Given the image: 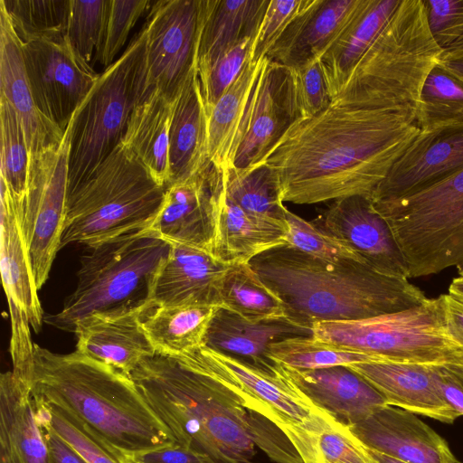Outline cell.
<instances>
[{
	"label": "cell",
	"instance_id": "cell-35",
	"mask_svg": "<svg viewBox=\"0 0 463 463\" xmlns=\"http://www.w3.org/2000/svg\"><path fill=\"white\" fill-rule=\"evenodd\" d=\"M173 102L148 90L133 109L124 144L163 185L170 181L169 131Z\"/></svg>",
	"mask_w": 463,
	"mask_h": 463
},
{
	"label": "cell",
	"instance_id": "cell-36",
	"mask_svg": "<svg viewBox=\"0 0 463 463\" xmlns=\"http://www.w3.org/2000/svg\"><path fill=\"white\" fill-rule=\"evenodd\" d=\"M219 307L161 306L142 320L143 329L160 354H179L203 345L209 324Z\"/></svg>",
	"mask_w": 463,
	"mask_h": 463
},
{
	"label": "cell",
	"instance_id": "cell-31",
	"mask_svg": "<svg viewBox=\"0 0 463 463\" xmlns=\"http://www.w3.org/2000/svg\"><path fill=\"white\" fill-rule=\"evenodd\" d=\"M269 0H201L197 71L222 53L255 38Z\"/></svg>",
	"mask_w": 463,
	"mask_h": 463
},
{
	"label": "cell",
	"instance_id": "cell-55",
	"mask_svg": "<svg viewBox=\"0 0 463 463\" xmlns=\"http://www.w3.org/2000/svg\"><path fill=\"white\" fill-rule=\"evenodd\" d=\"M437 66L463 84V56L454 59H440Z\"/></svg>",
	"mask_w": 463,
	"mask_h": 463
},
{
	"label": "cell",
	"instance_id": "cell-38",
	"mask_svg": "<svg viewBox=\"0 0 463 463\" xmlns=\"http://www.w3.org/2000/svg\"><path fill=\"white\" fill-rule=\"evenodd\" d=\"M222 172L225 192L237 205L253 215L285 221L287 207L270 167L265 164L248 170L232 166Z\"/></svg>",
	"mask_w": 463,
	"mask_h": 463
},
{
	"label": "cell",
	"instance_id": "cell-1",
	"mask_svg": "<svg viewBox=\"0 0 463 463\" xmlns=\"http://www.w3.org/2000/svg\"><path fill=\"white\" fill-rule=\"evenodd\" d=\"M420 131L418 109L331 104L298 118L262 164L277 177L280 200L313 204L371 197Z\"/></svg>",
	"mask_w": 463,
	"mask_h": 463
},
{
	"label": "cell",
	"instance_id": "cell-26",
	"mask_svg": "<svg viewBox=\"0 0 463 463\" xmlns=\"http://www.w3.org/2000/svg\"><path fill=\"white\" fill-rule=\"evenodd\" d=\"M0 98L15 110L24 130L29 156L58 145L64 132L38 109L27 76L22 41L0 2Z\"/></svg>",
	"mask_w": 463,
	"mask_h": 463
},
{
	"label": "cell",
	"instance_id": "cell-37",
	"mask_svg": "<svg viewBox=\"0 0 463 463\" xmlns=\"http://www.w3.org/2000/svg\"><path fill=\"white\" fill-rule=\"evenodd\" d=\"M222 307L252 320L288 317L281 299L262 281L250 262L228 266L220 284Z\"/></svg>",
	"mask_w": 463,
	"mask_h": 463
},
{
	"label": "cell",
	"instance_id": "cell-19",
	"mask_svg": "<svg viewBox=\"0 0 463 463\" xmlns=\"http://www.w3.org/2000/svg\"><path fill=\"white\" fill-rule=\"evenodd\" d=\"M285 245V221L253 215L237 205L225 192L222 170L216 168L211 253L231 265L250 262L267 250Z\"/></svg>",
	"mask_w": 463,
	"mask_h": 463
},
{
	"label": "cell",
	"instance_id": "cell-25",
	"mask_svg": "<svg viewBox=\"0 0 463 463\" xmlns=\"http://www.w3.org/2000/svg\"><path fill=\"white\" fill-rule=\"evenodd\" d=\"M157 276L152 302L161 306H214L222 307L221 280L229 265L210 251L177 242Z\"/></svg>",
	"mask_w": 463,
	"mask_h": 463
},
{
	"label": "cell",
	"instance_id": "cell-24",
	"mask_svg": "<svg viewBox=\"0 0 463 463\" xmlns=\"http://www.w3.org/2000/svg\"><path fill=\"white\" fill-rule=\"evenodd\" d=\"M363 0H307L268 58L288 69L320 60L350 23Z\"/></svg>",
	"mask_w": 463,
	"mask_h": 463
},
{
	"label": "cell",
	"instance_id": "cell-45",
	"mask_svg": "<svg viewBox=\"0 0 463 463\" xmlns=\"http://www.w3.org/2000/svg\"><path fill=\"white\" fill-rule=\"evenodd\" d=\"M285 222L288 245L303 253L326 261L355 260L367 263L348 244L327 234L313 222L306 221L288 208Z\"/></svg>",
	"mask_w": 463,
	"mask_h": 463
},
{
	"label": "cell",
	"instance_id": "cell-29",
	"mask_svg": "<svg viewBox=\"0 0 463 463\" xmlns=\"http://www.w3.org/2000/svg\"><path fill=\"white\" fill-rule=\"evenodd\" d=\"M0 444L1 463H49L30 387L13 371L0 377Z\"/></svg>",
	"mask_w": 463,
	"mask_h": 463
},
{
	"label": "cell",
	"instance_id": "cell-9",
	"mask_svg": "<svg viewBox=\"0 0 463 463\" xmlns=\"http://www.w3.org/2000/svg\"><path fill=\"white\" fill-rule=\"evenodd\" d=\"M312 331L318 341L384 360L423 364L463 361V344L448 324L443 294L393 313L316 322Z\"/></svg>",
	"mask_w": 463,
	"mask_h": 463
},
{
	"label": "cell",
	"instance_id": "cell-28",
	"mask_svg": "<svg viewBox=\"0 0 463 463\" xmlns=\"http://www.w3.org/2000/svg\"><path fill=\"white\" fill-rule=\"evenodd\" d=\"M210 165L208 118L195 67L173 101L168 184L191 178Z\"/></svg>",
	"mask_w": 463,
	"mask_h": 463
},
{
	"label": "cell",
	"instance_id": "cell-11",
	"mask_svg": "<svg viewBox=\"0 0 463 463\" xmlns=\"http://www.w3.org/2000/svg\"><path fill=\"white\" fill-rule=\"evenodd\" d=\"M70 144L61 141L29 156L27 191L21 220L38 289L49 278L61 250L69 180Z\"/></svg>",
	"mask_w": 463,
	"mask_h": 463
},
{
	"label": "cell",
	"instance_id": "cell-52",
	"mask_svg": "<svg viewBox=\"0 0 463 463\" xmlns=\"http://www.w3.org/2000/svg\"><path fill=\"white\" fill-rule=\"evenodd\" d=\"M128 457L131 463H216L205 455L177 444Z\"/></svg>",
	"mask_w": 463,
	"mask_h": 463
},
{
	"label": "cell",
	"instance_id": "cell-34",
	"mask_svg": "<svg viewBox=\"0 0 463 463\" xmlns=\"http://www.w3.org/2000/svg\"><path fill=\"white\" fill-rule=\"evenodd\" d=\"M266 60H250L235 82L206 110L208 157L218 169L226 170L233 165L250 95Z\"/></svg>",
	"mask_w": 463,
	"mask_h": 463
},
{
	"label": "cell",
	"instance_id": "cell-21",
	"mask_svg": "<svg viewBox=\"0 0 463 463\" xmlns=\"http://www.w3.org/2000/svg\"><path fill=\"white\" fill-rule=\"evenodd\" d=\"M277 364L279 371L317 408L346 426L387 404L375 387L348 366L299 370Z\"/></svg>",
	"mask_w": 463,
	"mask_h": 463
},
{
	"label": "cell",
	"instance_id": "cell-18",
	"mask_svg": "<svg viewBox=\"0 0 463 463\" xmlns=\"http://www.w3.org/2000/svg\"><path fill=\"white\" fill-rule=\"evenodd\" d=\"M368 449L404 463H458L448 443L414 413L383 405L350 426Z\"/></svg>",
	"mask_w": 463,
	"mask_h": 463
},
{
	"label": "cell",
	"instance_id": "cell-10",
	"mask_svg": "<svg viewBox=\"0 0 463 463\" xmlns=\"http://www.w3.org/2000/svg\"><path fill=\"white\" fill-rule=\"evenodd\" d=\"M372 205L390 225L409 279L463 267V169L413 194Z\"/></svg>",
	"mask_w": 463,
	"mask_h": 463
},
{
	"label": "cell",
	"instance_id": "cell-54",
	"mask_svg": "<svg viewBox=\"0 0 463 463\" xmlns=\"http://www.w3.org/2000/svg\"><path fill=\"white\" fill-rule=\"evenodd\" d=\"M448 324L455 336L463 344V303L450 295L443 294Z\"/></svg>",
	"mask_w": 463,
	"mask_h": 463
},
{
	"label": "cell",
	"instance_id": "cell-42",
	"mask_svg": "<svg viewBox=\"0 0 463 463\" xmlns=\"http://www.w3.org/2000/svg\"><path fill=\"white\" fill-rule=\"evenodd\" d=\"M34 400V399H33ZM37 413L88 463H131L128 457L61 408L34 400Z\"/></svg>",
	"mask_w": 463,
	"mask_h": 463
},
{
	"label": "cell",
	"instance_id": "cell-58",
	"mask_svg": "<svg viewBox=\"0 0 463 463\" xmlns=\"http://www.w3.org/2000/svg\"><path fill=\"white\" fill-rule=\"evenodd\" d=\"M458 276H463V267L457 269Z\"/></svg>",
	"mask_w": 463,
	"mask_h": 463
},
{
	"label": "cell",
	"instance_id": "cell-5",
	"mask_svg": "<svg viewBox=\"0 0 463 463\" xmlns=\"http://www.w3.org/2000/svg\"><path fill=\"white\" fill-rule=\"evenodd\" d=\"M160 184L121 141L98 167L67 194L61 249L89 248L151 229L165 203Z\"/></svg>",
	"mask_w": 463,
	"mask_h": 463
},
{
	"label": "cell",
	"instance_id": "cell-23",
	"mask_svg": "<svg viewBox=\"0 0 463 463\" xmlns=\"http://www.w3.org/2000/svg\"><path fill=\"white\" fill-rule=\"evenodd\" d=\"M347 366L375 387L388 405L445 423L460 417L441 393L430 364L383 359Z\"/></svg>",
	"mask_w": 463,
	"mask_h": 463
},
{
	"label": "cell",
	"instance_id": "cell-48",
	"mask_svg": "<svg viewBox=\"0 0 463 463\" xmlns=\"http://www.w3.org/2000/svg\"><path fill=\"white\" fill-rule=\"evenodd\" d=\"M151 4L148 0H110L101 44L94 56L105 69L115 61L131 29Z\"/></svg>",
	"mask_w": 463,
	"mask_h": 463
},
{
	"label": "cell",
	"instance_id": "cell-17",
	"mask_svg": "<svg viewBox=\"0 0 463 463\" xmlns=\"http://www.w3.org/2000/svg\"><path fill=\"white\" fill-rule=\"evenodd\" d=\"M313 222L354 250L378 271L402 279L408 267L392 229L369 197L355 195L333 201Z\"/></svg>",
	"mask_w": 463,
	"mask_h": 463
},
{
	"label": "cell",
	"instance_id": "cell-50",
	"mask_svg": "<svg viewBox=\"0 0 463 463\" xmlns=\"http://www.w3.org/2000/svg\"><path fill=\"white\" fill-rule=\"evenodd\" d=\"M307 2V0H269L254 40L250 57L252 62H258L268 56L274 44Z\"/></svg>",
	"mask_w": 463,
	"mask_h": 463
},
{
	"label": "cell",
	"instance_id": "cell-27",
	"mask_svg": "<svg viewBox=\"0 0 463 463\" xmlns=\"http://www.w3.org/2000/svg\"><path fill=\"white\" fill-rule=\"evenodd\" d=\"M312 335V329L288 317L252 320L219 307L209 324L203 345L275 373L278 364L268 356L269 346L286 338Z\"/></svg>",
	"mask_w": 463,
	"mask_h": 463
},
{
	"label": "cell",
	"instance_id": "cell-43",
	"mask_svg": "<svg viewBox=\"0 0 463 463\" xmlns=\"http://www.w3.org/2000/svg\"><path fill=\"white\" fill-rule=\"evenodd\" d=\"M22 41L65 35L69 0H0Z\"/></svg>",
	"mask_w": 463,
	"mask_h": 463
},
{
	"label": "cell",
	"instance_id": "cell-32",
	"mask_svg": "<svg viewBox=\"0 0 463 463\" xmlns=\"http://www.w3.org/2000/svg\"><path fill=\"white\" fill-rule=\"evenodd\" d=\"M401 0H363L355 14L320 58L332 100L381 33Z\"/></svg>",
	"mask_w": 463,
	"mask_h": 463
},
{
	"label": "cell",
	"instance_id": "cell-33",
	"mask_svg": "<svg viewBox=\"0 0 463 463\" xmlns=\"http://www.w3.org/2000/svg\"><path fill=\"white\" fill-rule=\"evenodd\" d=\"M280 430L303 463H376L349 426L318 408L302 423Z\"/></svg>",
	"mask_w": 463,
	"mask_h": 463
},
{
	"label": "cell",
	"instance_id": "cell-22",
	"mask_svg": "<svg viewBox=\"0 0 463 463\" xmlns=\"http://www.w3.org/2000/svg\"><path fill=\"white\" fill-rule=\"evenodd\" d=\"M215 176L216 168L211 164L191 178L166 185L164 205L151 229L168 242L211 252Z\"/></svg>",
	"mask_w": 463,
	"mask_h": 463
},
{
	"label": "cell",
	"instance_id": "cell-7",
	"mask_svg": "<svg viewBox=\"0 0 463 463\" xmlns=\"http://www.w3.org/2000/svg\"><path fill=\"white\" fill-rule=\"evenodd\" d=\"M89 249L80 258L74 291L60 312L44 317L46 323L73 332L93 314L154 307L155 284L169 256L170 242L146 229Z\"/></svg>",
	"mask_w": 463,
	"mask_h": 463
},
{
	"label": "cell",
	"instance_id": "cell-49",
	"mask_svg": "<svg viewBox=\"0 0 463 463\" xmlns=\"http://www.w3.org/2000/svg\"><path fill=\"white\" fill-rule=\"evenodd\" d=\"M291 71L298 118H311L331 105L332 99L319 60Z\"/></svg>",
	"mask_w": 463,
	"mask_h": 463
},
{
	"label": "cell",
	"instance_id": "cell-2",
	"mask_svg": "<svg viewBox=\"0 0 463 463\" xmlns=\"http://www.w3.org/2000/svg\"><path fill=\"white\" fill-rule=\"evenodd\" d=\"M130 378L177 445L216 463L250 462L261 415L246 409L186 352L145 358Z\"/></svg>",
	"mask_w": 463,
	"mask_h": 463
},
{
	"label": "cell",
	"instance_id": "cell-12",
	"mask_svg": "<svg viewBox=\"0 0 463 463\" xmlns=\"http://www.w3.org/2000/svg\"><path fill=\"white\" fill-rule=\"evenodd\" d=\"M146 36V91L173 102L196 67L201 0L152 2L143 25Z\"/></svg>",
	"mask_w": 463,
	"mask_h": 463
},
{
	"label": "cell",
	"instance_id": "cell-41",
	"mask_svg": "<svg viewBox=\"0 0 463 463\" xmlns=\"http://www.w3.org/2000/svg\"><path fill=\"white\" fill-rule=\"evenodd\" d=\"M463 123V84L436 66L423 84L418 109L420 129Z\"/></svg>",
	"mask_w": 463,
	"mask_h": 463
},
{
	"label": "cell",
	"instance_id": "cell-44",
	"mask_svg": "<svg viewBox=\"0 0 463 463\" xmlns=\"http://www.w3.org/2000/svg\"><path fill=\"white\" fill-rule=\"evenodd\" d=\"M109 2L69 0L64 36L73 51L88 63L101 44Z\"/></svg>",
	"mask_w": 463,
	"mask_h": 463
},
{
	"label": "cell",
	"instance_id": "cell-3",
	"mask_svg": "<svg viewBox=\"0 0 463 463\" xmlns=\"http://www.w3.org/2000/svg\"><path fill=\"white\" fill-rule=\"evenodd\" d=\"M250 264L281 299L287 317L312 329L319 321L356 320L409 309L428 298L408 279L355 260L326 261L288 245Z\"/></svg>",
	"mask_w": 463,
	"mask_h": 463
},
{
	"label": "cell",
	"instance_id": "cell-4",
	"mask_svg": "<svg viewBox=\"0 0 463 463\" xmlns=\"http://www.w3.org/2000/svg\"><path fill=\"white\" fill-rule=\"evenodd\" d=\"M24 381L34 400L67 411L127 456L176 445L131 378L109 364L34 344Z\"/></svg>",
	"mask_w": 463,
	"mask_h": 463
},
{
	"label": "cell",
	"instance_id": "cell-39",
	"mask_svg": "<svg viewBox=\"0 0 463 463\" xmlns=\"http://www.w3.org/2000/svg\"><path fill=\"white\" fill-rule=\"evenodd\" d=\"M0 182L6 185L13 199L24 212L29 173V150L18 115L3 98H0Z\"/></svg>",
	"mask_w": 463,
	"mask_h": 463
},
{
	"label": "cell",
	"instance_id": "cell-47",
	"mask_svg": "<svg viewBox=\"0 0 463 463\" xmlns=\"http://www.w3.org/2000/svg\"><path fill=\"white\" fill-rule=\"evenodd\" d=\"M431 35L441 59L463 56V0H424Z\"/></svg>",
	"mask_w": 463,
	"mask_h": 463
},
{
	"label": "cell",
	"instance_id": "cell-57",
	"mask_svg": "<svg viewBox=\"0 0 463 463\" xmlns=\"http://www.w3.org/2000/svg\"><path fill=\"white\" fill-rule=\"evenodd\" d=\"M372 457L374 458L376 463H404L402 461H399L397 459H394L392 458H390L386 455L381 454L377 451L368 449Z\"/></svg>",
	"mask_w": 463,
	"mask_h": 463
},
{
	"label": "cell",
	"instance_id": "cell-30",
	"mask_svg": "<svg viewBox=\"0 0 463 463\" xmlns=\"http://www.w3.org/2000/svg\"><path fill=\"white\" fill-rule=\"evenodd\" d=\"M1 186L0 268L9 310H18L38 331L44 321L38 288L29 260L24 233L16 215L15 203L6 187Z\"/></svg>",
	"mask_w": 463,
	"mask_h": 463
},
{
	"label": "cell",
	"instance_id": "cell-8",
	"mask_svg": "<svg viewBox=\"0 0 463 463\" xmlns=\"http://www.w3.org/2000/svg\"><path fill=\"white\" fill-rule=\"evenodd\" d=\"M146 51L142 27L73 113L64 131L70 144L67 194L122 141L131 113L146 92Z\"/></svg>",
	"mask_w": 463,
	"mask_h": 463
},
{
	"label": "cell",
	"instance_id": "cell-6",
	"mask_svg": "<svg viewBox=\"0 0 463 463\" xmlns=\"http://www.w3.org/2000/svg\"><path fill=\"white\" fill-rule=\"evenodd\" d=\"M441 57L430 31L424 0H401L331 104L418 109L425 80Z\"/></svg>",
	"mask_w": 463,
	"mask_h": 463
},
{
	"label": "cell",
	"instance_id": "cell-13",
	"mask_svg": "<svg viewBox=\"0 0 463 463\" xmlns=\"http://www.w3.org/2000/svg\"><path fill=\"white\" fill-rule=\"evenodd\" d=\"M22 50L38 109L64 132L99 74L73 51L65 36L24 40Z\"/></svg>",
	"mask_w": 463,
	"mask_h": 463
},
{
	"label": "cell",
	"instance_id": "cell-14",
	"mask_svg": "<svg viewBox=\"0 0 463 463\" xmlns=\"http://www.w3.org/2000/svg\"><path fill=\"white\" fill-rule=\"evenodd\" d=\"M186 353L203 372L232 391L246 409L279 429L302 423L317 409L279 368L269 373L203 345Z\"/></svg>",
	"mask_w": 463,
	"mask_h": 463
},
{
	"label": "cell",
	"instance_id": "cell-20",
	"mask_svg": "<svg viewBox=\"0 0 463 463\" xmlns=\"http://www.w3.org/2000/svg\"><path fill=\"white\" fill-rule=\"evenodd\" d=\"M153 308L147 306L83 318L73 329L75 351L130 377L145 358L156 354L142 326L143 318Z\"/></svg>",
	"mask_w": 463,
	"mask_h": 463
},
{
	"label": "cell",
	"instance_id": "cell-40",
	"mask_svg": "<svg viewBox=\"0 0 463 463\" xmlns=\"http://www.w3.org/2000/svg\"><path fill=\"white\" fill-rule=\"evenodd\" d=\"M268 356L276 364L299 370H312L337 365L383 360L321 342L313 336H296L276 342Z\"/></svg>",
	"mask_w": 463,
	"mask_h": 463
},
{
	"label": "cell",
	"instance_id": "cell-51",
	"mask_svg": "<svg viewBox=\"0 0 463 463\" xmlns=\"http://www.w3.org/2000/svg\"><path fill=\"white\" fill-rule=\"evenodd\" d=\"M446 401L463 416V361L430 364Z\"/></svg>",
	"mask_w": 463,
	"mask_h": 463
},
{
	"label": "cell",
	"instance_id": "cell-46",
	"mask_svg": "<svg viewBox=\"0 0 463 463\" xmlns=\"http://www.w3.org/2000/svg\"><path fill=\"white\" fill-rule=\"evenodd\" d=\"M255 38L233 46L205 68L197 71L206 110L235 82L250 60Z\"/></svg>",
	"mask_w": 463,
	"mask_h": 463
},
{
	"label": "cell",
	"instance_id": "cell-16",
	"mask_svg": "<svg viewBox=\"0 0 463 463\" xmlns=\"http://www.w3.org/2000/svg\"><path fill=\"white\" fill-rule=\"evenodd\" d=\"M463 169V123L420 129L385 178L372 202L398 199L432 186Z\"/></svg>",
	"mask_w": 463,
	"mask_h": 463
},
{
	"label": "cell",
	"instance_id": "cell-53",
	"mask_svg": "<svg viewBox=\"0 0 463 463\" xmlns=\"http://www.w3.org/2000/svg\"><path fill=\"white\" fill-rule=\"evenodd\" d=\"M37 418L48 447L49 463H88L81 454L64 440L45 419L38 413Z\"/></svg>",
	"mask_w": 463,
	"mask_h": 463
},
{
	"label": "cell",
	"instance_id": "cell-56",
	"mask_svg": "<svg viewBox=\"0 0 463 463\" xmlns=\"http://www.w3.org/2000/svg\"><path fill=\"white\" fill-rule=\"evenodd\" d=\"M448 294L463 303V276L452 279Z\"/></svg>",
	"mask_w": 463,
	"mask_h": 463
},
{
	"label": "cell",
	"instance_id": "cell-15",
	"mask_svg": "<svg viewBox=\"0 0 463 463\" xmlns=\"http://www.w3.org/2000/svg\"><path fill=\"white\" fill-rule=\"evenodd\" d=\"M298 118L292 71L267 57L250 95L232 166L248 170L261 165Z\"/></svg>",
	"mask_w": 463,
	"mask_h": 463
}]
</instances>
